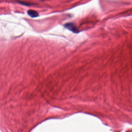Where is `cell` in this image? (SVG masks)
<instances>
[{
	"instance_id": "6da1fadb",
	"label": "cell",
	"mask_w": 132,
	"mask_h": 132,
	"mask_svg": "<svg viewBox=\"0 0 132 132\" xmlns=\"http://www.w3.org/2000/svg\"><path fill=\"white\" fill-rule=\"evenodd\" d=\"M66 28L71 31L74 33H78L79 32L78 29L77 28L75 25L72 22L66 23L64 25Z\"/></svg>"
},
{
	"instance_id": "7a4b0ae2",
	"label": "cell",
	"mask_w": 132,
	"mask_h": 132,
	"mask_svg": "<svg viewBox=\"0 0 132 132\" xmlns=\"http://www.w3.org/2000/svg\"><path fill=\"white\" fill-rule=\"evenodd\" d=\"M27 13L29 16L32 18L36 17L39 16V13L34 10H28L27 12Z\"/></svg>"
}]
</instances>
